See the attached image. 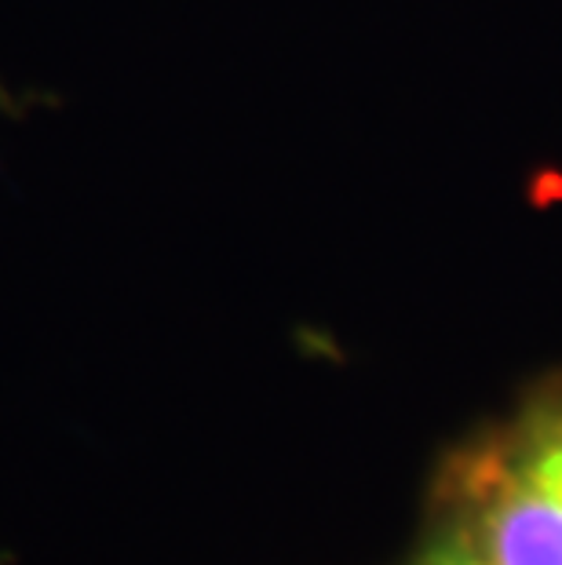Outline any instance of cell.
I'll return each mask as SVG.
<instances>
[{
	"mask_svg": "<svg viewBox=\"0 0 562 565\" xmlns=\"http://www.w3.org/2000/svg\"><path fill=\"white\" fill-rule=\"evenodd\" d=\"M413 565H489V562L478 555V551L457 533V529L442 522L438 536L424 547V555L416 558Z\"/></svg>",
	"mask_w": 562,
	"mask_h": 565,
	"instance_id": "7a4b0ae2",
	"label": "cell"
},
{
	"mask_svg": "<svg viewBox=\"0 0 562 565\" xmlns=\"http://www.w3.org/2000/svg\"><path fill=\"white\" fill-rule=\"evenodd\" d=\"M442 522L489 565H562V376L449 456Z\"/></svg>",
	"mask_w": 562,
	"mask_h": 565,
	"instance_id": "6da1fadb",
	"label": "cell"
}]
</instances>
